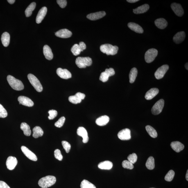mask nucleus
I'll return each instance as SVG.
<instances>
[{
  "label": "nucleus",
  "mask_w": 188,
  "mask_h": 188,
  "mask_svg": "<svg viewBox=\"0 0 188 188\" xmlns=\"http://www.w3.org/2000/svg\"><path fill=\"white\" fill-rule=\"evenodd\" d=\"M56 182L55 177L52 175H48L43 177L39 180L38 184L42 188H46L54 185Z\"/></svg>",
  "instance_id": "1"
},
{
  "label": "nucleus",
  "mask_w": 188,
  "mask_h": 188,
  "mask_svg": "<svg viewBox=\"0 0 188 188\" xmlns=\"http://www.w3.org/2000/svg\"><path fill=\"white\" fill-rule=\"evenodd\" d=\"M7 80L13 89L17 91H21L24 89V86L21 80L9 75L7 76Z\"/></svg>",
  "instance_id": "2"
},
{
  "label": "nucleus",
  "mask_w": 188,
  "mask_h": 188,
  "mask_svg": "<svg viewBox=\"0 0 188 188\" xmlns=\"http://www.w3.org/2000/svg\"><path fill=\"white\" fill-rule=\"evenodd\" d=\"M100 50L102 52L106 53L107 55H113L117 53L119 48L110 44H105L100 46Z\"/></svg>",
  "instance_id": "3"
},
{
  "label": "nucleus",
  "mask_w": 188,
  "mask_h": 188,
  "mask_svg": "<svg viewBox=\"0 0 188 188\" xmlns=\"http://www.w3.org/2000/svg\"><path fill=\"white\" fill-rule=\"evenodd\" d=\"M75 63L78 68H85L92 65V59L89 57H78L76 58Z\"/></svg>",
  "instance_id": "4"
},
{
  "label": "nucleus",
  "mask_w": 188,
  "mask_h": 188,
  "mask_svg": "<svg viewBox=\"0 0 188 188\" xmlns=\"http://www.w3.org/2000/svg\"><path fill=\"white\" fill-rule=\"evenodd\" d=\"M28 78L30 83L38 92H42L43 89L42 86L36 77L30 74L28 75Z\"/></svg>",
  "instance_id": "5"
},
{
  "label": "nucleus",
  "mask_w": 188,
  "mask_h": 188,
  "mask_svg": "<svg viewBox=\"0 0 188 188\" xmlns=\"http://www.w3.org/2000/svg\"><path fill=\"white\" fill-rule=\"evenodd\" d=\"M158 54V51L155 49L148 50L145 54V61L148 63H150L155 60L156 57Z\"/></svg>",
  "instance_id": "6"
},
{
  "label": "nucleus",
  "mask_w": 188,
  "mask_h": 188,
  "mask_svg": "<svg viewBox=\"0 0 188 188\" xmlns=\"http://www.w3.org/2000/svg\"><path fill=\"white\" fill-rule=\"evenodd\" d=\"M164 99H161L156 102L152 109V114L157 115L162 112L164 106Z\"/></svg>",
  "instance_id": "7"
},
{
  "label": "nucleus",
  "mask_w": 188,
  "mask_h": 188,
  "mask_svg": "<svg viewBox=\"0 0 188 188\" xmlns=\"http://www.w3.org/2000/svg\"><path fill=\"white\" fill-rule=\"evenodd\" d=\"M86 49V45L85 43L81 42H80L79 44H74L71 48V50L73 55L77 56L80 55L81 52L83 51Z\"/></svg>",
  "instance_id": "8"
},
{
  "label": "nucleus",
  "mask_w": 188,
  "mask_h": 188,
  "mask_svg": "<svg viewBox=\"0 0 188 188\" xmlns=\"http://www.w3.org/2000/svg\"><path fill=\"white\" fill-rule=\"evenodd\" d=\"M115 74V71L113 68L106 69L105 71L102 73L99 78V80L103 82L108 81L109 77L113 76Z\"/></svg>",
  "instance_id": "9"
},
{
  "label": "nucleus",
  "mask_w": 188,
  "mask_h": 188,
  "mask_svg": "<svg viewBox=\"0 0 188 188\" xmlns=\"http://www.w3.org/2000/svg\"><path fill=\"white\" fill-rule=\"evenodd\" d=\"M169 68V66L167 64L161 66L157 70L155 73V78L157 80H160L163 78Z\"/></svg>",
  "instance_id": "10"
},
{
  "label": "nucleus",
  "mask_w": 188,
  "mask_h": 188,
  "mask_svg": "<svg viewBox=\"0 0 188 188\" xmlns=\"http://www.w3.org/2000/svg\"><path fill=\"white\" fill-rule=\"evenodd\" d=\"M85 94L80 92L76 93L74 96H70L69 101L73 104H76L81 103L82 100L85 99Z\"/></svg>",
  "instance_id": "11"
},
{
  "label": "nucleus",
  "mask_w": 188,
  "mask_h": 188,
  "mask_svg": "<svg viewBox=\"0 0 188 188\" xmlns=\"http://www.w3.org/2000/svg\"><path fill=\"white\" fill-rule=\"evenodd\" d=\"M117 135L118 138L121 140H128L131 138L130 130L128 128L120 131Z\"/></svg>",
  "instance_id": "12"
},
{
  "label": "nucleus",
  "mask_w": 188,
  "mask_h": 188,
  "mask_svg": "<svg viewBox=\"0 0 188 188\" xmlns=\"http://www.w3.org/2000/svg\"><path fill=\"white\" fill-rule=\"evenodd\" d=\"M21 150L24 155L30 160L34 161H37V158L36 156L26 146L21 147Z\"/></svg>",
  "instance_id": "13"
},
{
  "label": "nucleus",
  "mask_w": 188,
  "mask_h": 188,
  "mask_svg": "<svg viewBox=\"0 0 188 188\" xmlns=\"http://www.w3.org/2000/svg\"><path fill=\"white\" fill-rule=\"evenodd\" d=\"M57 73L59 76L64 79H68L71 78V73L67 69H63L58 68L57 70Z\"/></svg>",
  "instance_id": "14"
},
{
  "label": "nucleus",
  "mask_w": 188,
  "mask_h": 188,
  "mask_svg": "<svg viewBox=\"0 0 188 188\" xmlns=\"http://www.w3.org/2000/svg\"><path fill=\"white\" fill-rule=\"evenodd\" d=\"M18 101L20 104H22L25 106L31 107L34 105V102L30 98L24 96H19L18 98Z\"/></svg>",
  "instance_id": "15"
},
{
  "label": "nucleus",
  "mask_w": 188,
  "mask_h": 188,
  "mask_svg": "<svg viewBox=\"0 0 188 188\" xmlns=\"http://www.w3.org/2000/svg\"><path fill=\"white\" fill-rule=\"evenodd\" d=\"M77 134L83 138V142L84 143H87L89 141V138L86 130L83 127H80L78 128L77 131Z\"/></svg>",
  "instance_id": "16"
},
{
  "label": "nucleus",
  "mask_w": 188,
  "mask_h": 188,
  "mask_svg": "<svg viewBox=\"0 0 188 188\" xmlns=\"http://www.w3.org/2000/svg\"><path fill=\"white\" fill-rule=\"evenodd\" d=\"M171 8L173 11L178 17H182L183 15L184 11L181 5L179 3H173L171 5Z\"/></svg>",
  "instance_id": "17"
},
{
  "label": "nucleus",
  "mask_w": 188,
  "mask_h": 188,
  "mask_svg": "<svg viewBox=\"0 0 188 188\" xmlns=\"http://www.w3.org/2000/svg\"><path fill=\"white\" fill-rule=\"evenodd\" d=\"M55 35L57 37L63 38H67L71 37L72 35V32L69 30L64 29H61L56 32Z\"/></svg>",
  "instance_id": "18"
},
{
  "label": "nucleus",
  "mask_w": 188,
  "mask_h": 188,
  "mask_svg": "<svg viewBox=\"0 0 188 188\" xmlns=\"http://www.w3.org/2000/svg\"><path fill=\"white\" fill-rule=\"evenodd\" d=\"M17 164V160L15 157L10 156L7 159L6 165L7 168L12 171L15 167Z\"/></svg>",
  "instance_id": "19"
},
{
  "label": "nucleus",
  "mask_w": 188,
  "mask_h": 188,
  "mask_svg": "<svg viewBox=\"0 0 188 188\" xmlns=\"http://www.w3.org/2000/svg\"><path fill=\"white\" fill-rule=\"evenodd\" d=\"M106 15L105 11H100L88 14L87 16L88 19L92 21L97 20L102 18Z\"/></svg>",
  "instance_id": "20"
},
{
  "label": "nucleus",
  "mask_w": 188,
  "mask_h": 188,
  "mask_svg": "<svg viewBox=\"0 0 188 188\" xmlns=\"http://www.w3.org/2000/svg\"><path fill=\"white\" fill-rule=\"evenodd\" d=\"M47 12V8L43 7L39 10L36 18V22L38 24H40L44 19Z\"/></svg>",
  "instance_id": "21"
},
{
  "label": "nucleus",
  "mask_w": 188,
  "mask_h": 188,
  "mask_svg": "<svg viewBox=\"0 0 188 188\" xmlns=\"http://www.w3.org/2000/svg\"><path fill=\"white\" fill-rule=\"evenodd\" d=\"M159 89L156 88H153L150 89L146 92L145 98L146 100L152 99L158 94Z\"/></svg>",
  "instance_id": "22"
},
{
  "label": "nucleus",
  "mask_w": 188,
  "mask_h": 188,
  "mask_svg": "<svg viewBox=\"0 0 188 188\" xmlns=\"http://www.w3.org/2000/svg\"><path fill=\"white\" fill-rule=\"evenodd\" d=\"M185 33L184 31L178 32L173 37V41L176 44H180L185 39Z\"/></svg>",
  "instance_id": "23"
},
{
  "label": "nucleus",
  "mask_w": 188,
  "mask_h": 188,
  "mask_svg": "<svg viewBox=\"0 0 188 188\" xmlns=\"http://www.w3.org/2000/svg\"><path fill=\"white\" fill-rule=\"evenodd\" d=\"M110 121V118L107 115L100 116L96 119V124L100 126L106 125Z\"/></svg>",
  "instance_id": "24"
},
{
  "label": "nucleus",
  "mask_w": 188,
  "mask_h": 188,
  "mask_svg": "<svg viewBox=\"0 0 188 188\" xmlns=\"http://www.w3.org/2000/svg\"><path fill=\"white\" fill-rule=\"evenodd\" d=\"M171 146L172 148L177 153L181 151L184 148V145L178 141L172 142Z\"/></svg>",
  "instance_id": "25"
},
{
  "label": "nucleus",
  "mask_w": 188,
  "mask_h": 188,
  "mask_svg": "<svg viewBox=\"0 0 188 188\" xmlns=\"http://www.w3.org/2000/svg\"><path fill=\"white\" fill-rule=\"evenodd\" d=\"M129 28L136 33L142 34L144 32V30L139 25L135 23L130 22L128 24Z\"/></svg>",
  "instance_id": "26"
},
{
  "label": "nucleus",
  "mask_w": 188,
  "mask_h": 188,
  "mask_svg": "<svg viewBox=\"0 0 188 188\" xmlns=\"http://www.w3.org/2000/svg\"><path fill=\"white\" fill-rule=\"evenodd\" d=\"M43 53L46 59L49 60L52 59L53 57V54L52 50L48 45H45L43 48Z\"/></svg>",
  "instance_id": "27"
},
{
  "label": "nucleus",
  "mask_w": 188,
  "mask_h": 188,
  "mask_svg": "<svg viewBox=\"0 0 188 188\" xmlns=\"http://www.w3.org/2000/svg\"><path fill=\"white\" fill-rule=\"evenodd\" d=\"M155 24L157 28L163 29L167 27L168 22L164 18H159L155 20Z\"/></svg>",
  "instance_id": "28"
},
{
  "label": "nucleus",
  "mask_w": 188,
  "mask_h": 188,
  "mask_svg": "<svg viewBox=\"0 0 188 188\" xmlns=\"http://www.w3.org/2000/svg\"><path fill=\"white\" fill-rule=\"evenodd\" d=\"M150 8L149 5L147 4H145L140 6L138 7L135 9L133 10L134 13L136 14H140L144 13L147 12Z\"/></svg>",
  "instance_id": "29"
},
{
  "label": "nucleus",
  "mask_w": 188,
  "mask_h": 188,
  "mask_svg": "<svg viewBox=\"0 0 188 188\" xmlns=\"http://www.w3.org/2000/svg\"><path fill=\"white\" fill-rule=\"evenodd\" d=\"M113 166V163L109 161H106L99 163L98 167L100 169L103 170H110Z\"/></svg>",
  "instance_id": "30"
},
{
  "label": "nucleus",
  "mask_w": 188,
  "mask_h": 188,
  "mask_svg": "<svg viewBox=\"0 0 188 188\" xmlns=\"http://www.w3.org/2000/svg\"><path fill=\"white\" fill-rule=\"evenodd\" d=\"M10 36L9 34L5 32L3 34L1 37V41L3 46L8 47L10 42Z\"/></svg>",
  "instance_id": "31"
},
{
  "label": "nucleus",
  "mask_w": 188,
  "mask_h": 188,
  "mask_svg": "<svg viewBox=\"0 0 188 188\" xmlns=\"http://www.w3.org/2000/svg\"><path fill=\"white\" fill-rule=\"evenodd\" d=\"M20 128L22 130L25 136H29L31 135V132L30 127L27 123L23 122L21 123Z\"/></svg>",
  "instance_id": "32"
},
{
  "label": "nucleus",
  "mask_w": 188,
  "mask_h": 188,
  "mask_svg": "<svg viewBox=\"0 0 188 188\" xmlns=\"http://www.w3.org/2000/svg\"><path fill=\"white\" fill-rule=\"evenodd\" d=\"M33 136L35 138L42 136L44 134L43 131L38 126H35L33 128Z\"/></svg>",
  "instance_id": "33"
},
{
  "label": "nucleus",
  "mask_w": 188,
  "mask_h": 188,
  "mask_svg": "<svg viewBox=\"0 0 188 188\" xmlns=\"http://www.w3.org/2000/svg\"><path fill=\"white\" fill-rule=\"evenodd\" d=\"M138 74V71L136 68H133L131 70L129 75L130 83H132L135 82L136 78H137Z\"/></svg>",
  "instance_id": "34"
},
{
  "label": "nucleus",
  "mask_w": 188,
  "mask_h": 188,
  "mask_svg": "<svg viewBox=\"0 0 188 188\" xmlns=\"http://www.w3.org/2000/svg\"><path fill=\"white\" fill-rule=\"evenodd\" d=\"M36 6V3L35 2L32 3L25 10V13L26 17H28L31 15L32 12L35 8Z\"/></svg>",
  "instance_id": "35"
},
{
  "label": "nucleus",
  "mask_w": 188,
  "mask_h": 188,
  "mask_svg": "<svg viewBox=\"0 0 188 188\" xmlns=\"http://www.w3.org/2000/svg\"><path fill=\"white\" fill-rule=\"evenodd\" d=\"M154 161V159L153 157H150L146 162V166L147 168L149 170H153L155 168Z\"/></svg>",
  "instance_id": "36"
},
{
  "label": "nucleus",
  "mask_w": 188,
  "mask_h": 188,
  "mask_svg": "<svg viewBox=\"0 0 188 188\" xmlns=\"http://www.w3.org/2000/svg\"><path fill=\"white\" fill-rule=\"evenodd\" d=\"M146 129L150 137L153 138H157V132L150 125L146 126Z\"/></svg>",
  "instance_id": "37"
},
{
  "label": "nucleus",
  "mask_w": 188,
  "mask_h": 188,
  "mask_svg": "<svg viewBox=\"0 0 188 188\" xmlns=\"http://www.w3.org/2000/svg\"><path fill=\"white\" fill-rule=\"evenodd\" d=\"M81 188H96V186L91 183L89 181L83 180L81 182L80 185Z\"/></svg>",
  "instance_id": "38"
},
{
  "label": "nucleus",
  "mask_w": 188,
  "mask_h": 188,
  "mask_svg": "<svg viewBox=\"0 0 188 188\" xmlns=\"http://www.w3.org/2000/svg\"><path fill=\"white\" fill-rule=\"evenodd\" d=\"M175 175V172L173 170H171L168 172L165 177V180L167 182H171L174 178Z\"/></svg>",
  "instance_id": "39"
},
{
  "label": "nucleus",
  "mask_w": 188,
  "mask_h": 188,
  "mask_svg": "<svg viewBox=\"0 0 188 188\" xmlns=\"http://www.w3.org/2000/svg\"><path fill=\"white\" fill-rule=\"evenodd\" d=\"M122 166L125 169L132 170L134 168L133 164L128 160L123 161L122 163Z\"/></svg>",
  "instance_id": "40"
},
{
  "label": "nucleus",
  "mask_w": 188,
  "mask_h": 188,
  "mask_svg": "<svg viewBox=\"0 0 188 188\" xmlns=\"http://www.w3.org/2000/svg\"><path fill=\"white\" fill-rule=\"evenodd\" d=\"M128 160L132 164H135L137 162V156L136 154L133 153L129 155L128 157Z\"/></svg>",
  "instance_id": "41"
},
{
  "label": "nucleus",
  "mask_w": 188,
  "mask_h": 188,
  "mask_svg": "<svg viewBox=\"0 0 188 188\" xmlns=\"http://www.w3.org/2000/svg\"><path fill=\"white\" fill-rule=\"evenodd\" d=\"M62 144L64 150L67 153H69L71 149V145L68 142L66 141H62Z\"/></svg>",
  "instance_id": "42"
},
{
  "label": "nucleus",
  "mask_w": 188,
  "mask_h": 188,
  "mask_svg": "<svg viewBox=\"0 0 188 188\" xmlns=\"http://www.w3.org/2000/svg\"><path fill=\"white\" fill-rule=\"evenodd\" d=\"M65 118L64 117H62L60 118L58 121L55 123V126L58 128H61L64 125L65 121Z\"/></svg>",
  "instance_id": "43"
},
{
  "label": "nucleus",
  "mask_w": 188,
  "mask_h": 188,
  "mask_svg": "<svg viewBox=\"0 0 188 188\" xmlns=\"http://www.w3.org/2000/svg\"><path fill=\"white\" fill-rule=\"evenodd\" d=\"M8 116V113L2 105L0 104V117L4 118Z\"/></svg>",
  "instance_id": "44"
},
{
  "label": "nucleus",
  "mask_w": 188,
  "mask_h": 188,
  "mask_svg": "<svg viewBox=\"0 0 188 188\" xmlns=\"http://www.w3.org/2000/svg\"><path fill=\"white\" fill-rule=\"evenodd\" d=\"M54 155L55 158L59 161H61L63 159V156L60 150L59 149H56L54 152Z\"/></svg>",
  "instance_id": "45"
},
{
  "label": "nucleus",
  "mask_w": 188,
  "mask_h": 188,
  "mask_svg": "<svg viewBox=\"0 0 188 188\" xmlns=\"http://www.w3.org/2000/svg\"><path fill=\"white\" fill-rule=\"evenodd\" d=\"M48 113L49 114V116L48 117V118L50 120H53L58 115V112L56 110H50Z\"/></svg>",
  "instance_id": "46"
},
{
  "label": "nucleus",
  "mask_w": 188,
  "mask_h": 188,
  "mask_svg": "<svg viewBox=\"0 0 188 188\" xmlns=\"http://www.w3.org/2000/svg\"><path fill=\"white\" fill-rule=\"evenodd\" d=\"M57 3L62 8H64L67 4V1L66 0H58Z\"/></svg>",
  "instance_id": "47"
},
{
  "label": "nucleus",
  "mask_w": 188,
  "mask_h": 188,
  "mask_svg": "<svg viewBox=\"0 0 188 188\" xmlns=\"http://www.w3.org/2000/svg\"><path fill=\"white\" fill-rule=\"evenodd\" d=\"M0 188H10L6 182L0 181Z\"/></svg>",
  "instance_id": "48"
},
{
  "label": "nucleus",
  "mask_w": 188,
  "mask_h": 188,
  "mask_svg": "<svg viewBox=\"0 0 188 188\" xmlns=\"http://www.w3.org/2000/svg\"><path fill=\"white\" fill-rule=\"evenodd\" d=\"M139 1V0H127V1L128 2L130 3H135Z\"/></svg>",
  "instance_id": "49"
},
{
  "label": "nucleus",
  "mask_w": 188,
  "mask_h": 188,
  "mask_svg": "<svg viewBox=\"0 0 188 188\" xmlns=\"http://www.w3.org/2000/svg\"><path fill=\"white\" fill-rule=\"evenodd\" d=\"M15 0H8V2L11 4H13L15 3Z\"/></svg>",
  "instance_id": "50"
},
{
  "label": "nucleus",
  "mask_w": 188,
  "mask_h": 188,
  "mask_svg": "<svg viewBox=\"0 0 188 188\" xmlns=\"http://www.w3.org/2000/svg\"><path fill=\"white\" fill-rule=\"evenodd\" d=\"M188 170H187V174H186V180H187V181H188Z\"/></svg>",
  "instance_id": "51"
},
{
  "label": "nucleus",
  "mask_w": 188,
  "mask_h": 188,
  "mask_svg": "<svg viewBox=\"0 0 188 188\" xmlns=\"http://www.w3.org/2000/svg\"><path fill=\"white\" fill-rule=\"evenodd\" d=\"M185 67L186 69H187L188 70V63H186L185 64Z\"/></svg>",
  "instance_id": "52"
},
{
  "label": "nucleus",
  "mask_w": 188,
  "mask_h": 188,
  "mask_svg": "<svg viewBox=\"0 0 188 188\" xmlns=\"http://www.w3.org/2000/svg\"></svg>",
  "instance_id": "53"
}]
</instances>
